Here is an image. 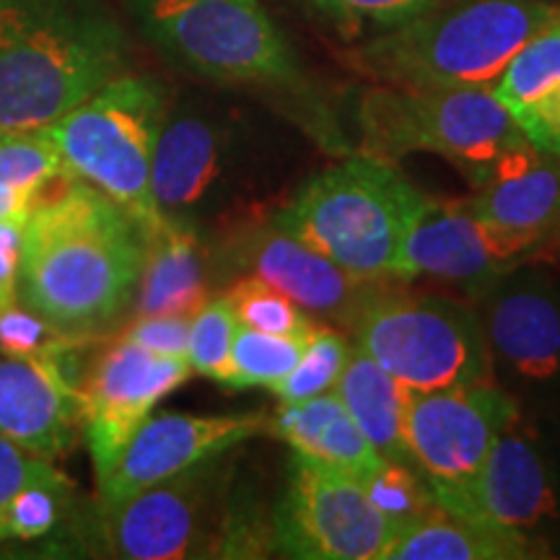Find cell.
<instances>
[{"label": "cell", "mask_w": 560, "mask_h": 560, "mask_svg": "<svg viewBox=\"0 0 560 560\" xmlns=\"http://www.w3.org/2000/svg\"><path fill=\"white\" fill-rule=\"evenodd\" d=\"M540 244L478 219L465 200L418 202L397 257L395 280L436 278L482 293Z\"/></svg>", "instance_id": "cell-12"}, {"label": "cell", "mask_w": 560, "mask_h": 560, "mask_svg": "<svg viewBox=\"0 0 560 560\" xmlns=\"http://www.w3.org/2000/svg\"><path fill=\"white\" fill-rule=\"evenodd\" d=\"M420 200L395 164L355 153L306 182L272 223L353 276L395 280Z\"/></svg>", "instance_id": "cell-6"}, {"label": "cell", "mask_w": 560, "mask_h": 560, "mask_svg": "<svg viewBox=\"0 0 560 560\" xmlns=\"http://www.w3.org/2000/svg\"><path fill=\"white\" fill-rule=\"evenodd\" d=\"M431 495L454 516L527 540L556 511L550 472L542 454L520 429V418L499 433L470 480L450 490H433Z\"/></svg>", "instance_id": "cell-17"}, {"label": "cell", "mask_w": 560, "mask_h": 560, "mask_svg": "<svg viewBox=\"0 0 560 560\" xmlns=\"http://www.w3.org/2000/svg\"><path fill=\"white\" fill-rule=\"evenodd\" d=\"M234 310L240 325L252 330L289 335V338H310L319 325H314L312 314H306L296 301L278 291L276 285L265 283L262 278L247 276L223 293Z\"/></svg>", "instance_id": "cell-28"}, {"label": "cell", "mask_w": 560, "mask_h": 560, "mask_svg": "<svg viewBox=\"0 0 560 560\" xmlns=\"http://www.w3.org/2000/svg\"><path fill=\"white\" fill-rule=\"evenodd\" d=\"M34 198H37L34 192L16 190V187H9V185H0V221L26 219L32 210Z\"/></svg>", "instance_id": "cell-38"}, {"label": "cell", "mask_w": 560, "mask_h": 560, "mask_svg": "<svg viewBox=\"0 0 560 560\" xmlns=\"http://www.w3.org/2000/svg\"><path fill=\"white\" fill-rule=\"evenodd\" d=\"M68 338H62L47 325L45 319L26 310V306L13 304L0 312V353L11 359H30V355L47 353L58 348Z\"/></svg>", "instance_id": "cell-34"}, {"label": "cell", "mask_w": 560, "mask_h": 560, "mask_svg": "<svg viewBox=\"0 0 560 560\" xmlns=\"http://www.w3.org/2000/svg\"><path fill=\"white\" fill-rule=\"evenodd\" d=\"M206 301L208 276L200 231L187 223L164 221L149 236L136 296V317H192Z\"/></svg>", "instance_id": "cell-22"}, {"label": "cell", "mask_w": 560, "mask_h": 560, "mask_svg": "<svg viewBox=\"0 0 560 560\" xmlns=\"http://www.w3.org/2000/svg\"><path fill=\"white\" fill-rule=\"evenodd\" d=\"M170 107L164 83L128 70L47 125L66 174L120 202L143 223L149 236L164 223L153 206L151 161Z\"/></svg>", "instance_id": "cell-7"}, {"label": "cell", "mask_w": 560, "mask_h": 560, "mask_svg": "<svg viewBox=\"0 0 560 560\" xmlns=\"http://www.w3.org/2000/svg\"><path fill=\"white\" fill-rule=\"evenodd\" d=\"M272 425L265 412L192 416L161 412L151 416L130 439L112 472L96 486V501L112 503L156 482L190 470L210 457L234 452L244 441Z\"/></svg>", "instance_id": "cell-15"}, {"label": "cell", "mask_w": 560, "mask_h": 560, "mask_svg": "<svg viewBox=\"0 0 560 560\" xmlns=\"http://www.w3.org/2000/svg\"><path fill=\"white\" fill-rule=\"evenodd\" d=\"M359 153L395 164L412 153L452 161L478 185L503 153L527 143L490 89H369L359 102Z\"/></svg>", "instance_id": "cell-8"}, {"label": "cell", "mask_w": 560, "mask_h": 560, "mask_svg": "<svg viewBox=\"0 0 560 560\" xmlns=\"http://www.w3.org/2000/svg\"><path fill=\"white\" fill-rule=\"evenodd\" d=\"M332 392L384 459L418 470L405 441V418L412 392L402 382L353 346Z\"/></svg>", "instance_id": "cell-24"}, {"label": "cell", "mask_w": 560, "mask_h": 560, "mask_svg": "<svg viewBox=\"0 0 560 560\" xmlns=\"http://www.w3.org/2000/svg\"><path fill=\"white\" fill-rule=\"evenodd\" d=\"M60 478H66V472H60L55 462L34 457L0 433V514L24 488Z\"/></svg>", "instance_id": "cell-35"}, {"label": "cell", "mask_w": 560, "mask_h": 560, "mask_svg": "<svg viewBox=\"0 0 560 560\" xmlns=\"http://www.w3.org/2000/svg\"><path fill=\"white\" fill-rule=\"evenodd\" d=\"M400 527L369 499L361 480L293 452L289 488L272 520V545L304 560H384Z\"/></svg>", "instance_id": "cell-10"}, {"label": "cell", "mask_w": 560, "mask_h": 560, "mask_svg": "<svg viewBox=\"0 0 560 560\" xmlns=\"http://www.w3.org/2000/svg\"><path fill=\"white\" fill-rule=\"evenodd\" d=\"M495 380L545 387L560 382V299L537 276L506 272L482 291L478 314Z\"/></svg>", "instance_id": "cell-19"}, {"label": "cell", "mask_w": 560, "mask_h": 560, "mask_svg": "<svg viewBox=\"0 0 560 560\" xmlns=\"http://www.w3.org/2000/svg\"><path fill=\"white\" fill-rule=\"evenodd\" d=\"M490 91L529 145L560 156V16L514 55Z\"/></svg>", "instance_id": "cell-21"}, {"label": "cell", "mask_w": 560, "mask_h": 560, "mask_svg": "<svg viewBox=\"0 0 560 560\" xmlns=\"http://www.w3.org/2000/svg\"><path fill=\"white\" fill-rule=\"evenodd\" d=\"M0 359V433L34 457L58 462L81 433L83 387L70 374V348Z\"/></svg>", "instance_id": "cell-18"}, {"label": "cell", "mask_w": 560, "mask_h": 560, "mask_svg": "<svg viewBox=\"0 0 560 560\" xmlns=\"http://www.w3.org/2000/svg\"><path fill=\"white\" fill-rule=\"evenodd\" d=\"M535 556V542L527 537L482 527L436 506L395 537L384 560H522Z\"/></svg>", "instance_id": "cell-25"}, {"label": "cell", "mask_w": 560, "mask_h": 560, "mask_svg": "<svg viewBox=\"0 0 560 560\" xmlns=\"http://www.w3.org/2000/svg\"><path fill=\"white\" fill-rule=\"evenodd\" d=\"M361 486L366 488L371 503L400 529L439 506L433 501L429 482L425 478L420 480V470L389 459H384L380 470L363 480Z\"/></svg>", "instance_id": "cell-32"}, {"label": "cell", "mask_w": 560, "mask_h": 560, "mask_svg": "<svg viewBox=\"0 0 560 560\" xmlns=\"http://www.w3.org/2000/svg\"><path fill=\"white\" fill-rule=\"evenodd\" d=\"M465 202L478 219L542 247L560 231V156L529 143L511 149Z\"/></svg>", "instance_id": "cell-20"}, {"label": "cell", "mask_w": 560, "mask_h": 560, "mask_svg": "<svg viewBox=\"0 0 560 560\" xmlns=\"http://www.w3.org/2000/svg\"><path fill=\"white\" fill-rule=\"evenodd\" d=\"M319 16L330 19L346 34H361L363 30L387 32L418 13L429 11L439 0H304Z\"/></svg>", "instance_id": "cell-33"}, {"label": "cell", "mask_w": 560, "mask_h": 560, "mask_svg": "<svg viewBox=\"0 0 560 560\" xmlns=\"http://www.w3.org/2000/svg\"><path fill=\"white\" fill-rule=\"evenodd\" d=\"M190 374L187 359L151 353L128 338L117 340L102 355L83 384L81 402V429L96 486L112 472L153 408Z\"/></svg>", "instance_id": "cell-14"}, {"label": "cell", "mask_w": 560, "mask_h": 560, "mask_svg": "<svg viewBox=\"0 0 560 560\" xmlns=\"http://www.w3.org/2000/svg\"><path fill=\"white\" fill-rule=\"evenodd\" d=\"M350 332L355 348L410 392L499 384L478 312L459 301L384 285Z\"/></svg>", "instance_id": "cell-9"}, {"label": "cell", "mask_w": 560, "mask_h": 560, "mask_svg": "<svg viewBox=\"0 0 560 560\" xmlns=\"http://www.w3.org/2000/svg\"><path fill=\"white\" fill-rule=\"evenodd\" d=\"M240 322L226 296L208 299L190 319V346L187 361L195 374L231 387V342H234Z\"/></svg>", "instance_id": "cell-31"}, {"label": "cell", "mask_w": 560, "mask_h": 560, "mask_svg": "<svg viewBox=\"0 0 560 560\" xmlns=\"http://www.w3.org/2000/svg\"><path fill=\"white\" fill-rule=\"evenodd\" d=\"M24 221H0V312L19 304V268L21 244H24Z\"/></svg>", "instance_id": "cell-37"}, {"label": "cell", "mask_w": 560, "mask_h": 560, "mask_svg": "<svg viewBox=\"0 0 560 560\" xmlns=\"http://www.w3.org/2000/svg\"><path fill=\"white\" fill-rule=\"evenodd\" d=\"M149 231L89 182L52 179L24 221L19 304L68 340L109 332L136 306Z\"/></svg>", "instance_id": "cell-1"}, {"label": "cell", "mask_w": 560, "mask_h": 560, "mask_svg": "<svg viewBox=\"0 0 560 560\" xmlns=\"http://www.w3.org/2000/svg\"><path fill=\"white\" fill-rule=\"evenodd\" d=\"M516 418V402L501 384L412 392L405 441L431 493L450 490L478 472L493 441Z\"/></svg>", "instance_id": "cell-11"}, {"label": "cell", "mask_w": 560, "mask_h": 560, "mask_svg": "<svg viewBox=\"0 0 560 560\" xmlns=\"http://www.w3.org/2000/svg\"><path fill=\"white\" fill-rule=\"evenodd\" d=\"M350 353H353V346H350L346 335L332 330V327L319 325L312 332L310 342H306L296 366L272 392H276L280 402H301L310 400V397L325 395V392H332Z\"/></svg>", "instance_id": "cell-30"}, {"label": "cell", "mask_w": 560, "mask_h": 560, "mask_svg": "<svg viewBox=\"0 0 560 560\" xmlns=\"http://www.w3.org/2000/svg\"><path fill=\"white\" fill-rule=\"evenodd\" d=\"M310 338H289L240 325L231 342V387L276 389L299 363Z\"/></svg>", "instance_id": "cell-27"}, {"label": "cell", "mask_w": 560, "mask_h": 560, "mask_svg": "<svg viewBox=\"0 0 560 560\" xmlns=\"http://www.w3.org/2000/svg\"><path fill=\"white\" fill-rule=\"evenodd\" d=\"M66 174L50 128L0 130V185L37 195Z\"/></svg>", "instance_id": "cell-29"}, {"label": "cell", "mask_w": 560, "mask_h": 560, "mask_svg": "<svg viewBox=\"0 0 560 560\" xmlns=\"http://www.w3.org/2000/svg\"><path fill=\"white\" fill-rule=\"evenodd\" d=\"M75 506V486L68 475L52 482H34L0 514V542H21L32 548L52 537L70 520Z\"/></svg>", "instance_id": "cell-26"}, {"label": "cell", "mask_w": 560, "mask_h": 560, "mask_svg": "<svg viewBox=\"0 0 560 560\" xmlns=\"http://www.w3.org/2000/svg\"><path fill=\"white\" fill-rule=\"evenodd\" d=\"M272 425L296 454L346 470L361 482L384 462L335 392L301 402H283Z\"/></svg>", "instance_id": "cell-23"}, {"label": "cell", "mask_w": 560, "mask_h": 560, "mask_svg": "<svg viewBox=\"0 0 560 560\" xmlns=\"http://www.w3.org/2000/svg\"><path fill=\"white\" fill-rule=\"evenodd\" d=\"M229 262L276 285L312 317L338 322L346 330H353L363 306L389 283L353 276L276 223L252 226L234 236Z\"/></svg>", "instance_id": "cell-16"}, {"label": "cell", "mask_w": 560, "mask_h": 560, "mask_svg": "<svg viewBox=\"0 0 560 560\" xmlns=\"http://www.w3.org/2000/svg\"><path fill=\"white\" fill-rule=\"evenodd\" d=\"M190 319L185 314H159V317H136V322L125 330L136 346L151 350L159 355H172V359H187V346H190Z\"/></svg>", "instance_id": "cell-36"}, {"label": "cell", "mask_w": 560, "mask_h": 560, "mask_svg": "<svg viewBox=\"0 0 560 560\" xmlns=\"http://www.w3.org/2000/svg\"><path fill=\"white\" fill-rule=\"evenodd\" d=\"M229 454L210 457L120 501L79 503L70 520L32 550L42 558H210L223 514Z\"/></svg>", "instance_id": "cell-5"}, {"label": "cell", "mask_w": 560, "mask_h": 560, "mask_svg": "<svg viewBox=\"0 0 560 560\" xmlns=\"http://www.w3.org/2000/svg\"><path fill=\"white\" fill-rule=\"evenodd\" d=\"M149 45L195 79L249 86L299 100L310 132L330 151H348L327 115L306 102V83L291 42L260 0H125Z\"/></svg>", "instance_id": "cell-4"}, {"label": "cell", "mask_w": 560, "mask_h": 560, "mask_svg": "<svg viewBox=\"0 0 560 560\" xmlns=\"http://www.w3.org/2000/svg\"><path fill=\"white\" fill-rule=\"evenodd\" d=\"M128 62L107 0H0V130L47 128Z\"/></svg>", "instance_id": "cell-2"}, {"label": "cell", "mask_w": 560, "mask_h": 560, "mask_svg": "<svg viewBox=\"0 0 560 560\" xmlns=\"http://www.w3.org/2000/svg\"><path fill=\"white\" fill-rule=\"evenodd\" d=\"M560 16L552 0H439L348 52L350 68L402 89H493L527 42Z\"/></svg>", "instance_id": "cell-3"}, {"label": "cell", "mask_w": 560, "mask_h": 560, "mask_svg": "<svg viewBox=\"0 0 560 560\" xmlns=\"http://www.w3.org/2000/svg\"><path fill=\"white\" fill-rule=\"evenodd\" d=\"M234 130L213 112L179 104L161 122L151 161V195L161 221L200 226L234 190Z\"/></svg>", "instance_id": "cell-13"}]
</instances>
